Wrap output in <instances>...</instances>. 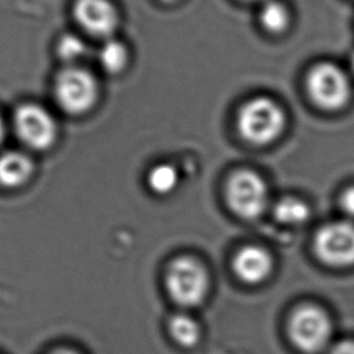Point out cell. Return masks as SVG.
<instances>
[{
    "instance_id": "obj_15",
    "label": "cell",
    "mask_w": 354,
    "mask_h": 354,
    "mask_svg": "<svg viewBox=\"0 0 354 354\" xmlns=\"http://www.w3.org/2000/svg\"><path fill=\"white\" fill-rule=\"evenodd\" d=\"M100 64L109 73H119L128 62V51L123 43L109 39L100 50Z\"/></svg>"
},
{
    "instance_id": "obj_16",
    "label": "cell",
    "mask_w": 354,
    "mask_h": 354,
    "mask_svg": "<svg viewBox=\"0 0 354 354\" xmlns=\"http://www.w3.org/2000/svg\"><path fill=\"white\" fill-rule=\"evenodd\" d=\"M178 183L176 169L170 164H160L153 167L148 175V185L153 192L157 194H169Z\"/></svg>"
},
{
    "instance_id": "obj_6",
    "label": "cell",
    "mask_w": 354,
    "mask_h": 354,
    "mask_svg": "<svg viewBox=\"0 0 354 354\" xmlns=\"http://www.w3.org/2000/svg\"><path fill=\"white\" fill-rule=\"evenodd\" d=\"M289 334L301 351L315 353L324 348L331 336L328 315L315 306H302L294 312L289 322Z\"/></svg>"
},
{
    "instance_id": "obj_5",
    "label": "cell",
    "mask_w": 354,
    "mask_h": 354,
    "mask_svg": "<svg viewBox=\"0 0 354 354\" xmlns=\"http://www.w3.org/2000/svg\"><path fill=\"white\" fill-rule=\"evenodd\" d=\"M227 201L238 216L245 220L256 218L265 212L268 202L266 183L255 172H236L227 186Z\"/></svg>"
},
{
    "instance_id": "obj_18",
    "label": "cell",
    "mask_w": 354,
    "mask_h": 354,
    "mask_svg": "<svg viewBox=\"0 0 354 354\" xmlns=\"http://www.w3.org/2000/svg\"><path fill=\"white\" fill-rule=\"evenodd\" d=\"M339 205L347 216L354 218V187L348 188L339 199Z\"/></svg>"
},
{
    "instance_id": "obj_22",
    "label": "cell",
    "mask_w": 354,
    "mask_h": 354,
    "mask_svg": "<svg viewBox=\"0 0 354 354\" xmlns=\"http://www.w3.org/2000/svg\"><path fill=\"white\" fill-rule=\"evenodd\" d=\"M351 68H352L354 73V54L352 55V59H351Z\"/></svg>"
},
{
    "instance_id": "obj_1",
    "label": "cell",
    "mask_w": 354,
    "mask_h": 354,
    "mask_svg": "<svg viewBox=\"0 0 354 354\" xmlns=\"http://www.w3.org/2000/svg\"><path fill=\"white\" fill-rule=\"evenodd\" d=\"M286 122V114L279 104L267 97H256L241 107L238 129L246 141L267 145L281 136Z\"/></svg>"
},
{
    "instance_id": "obj_11",
    "label": "cell",
    "mask_w": 354,
    "mask_h": 354,
    "mask_svg": "<svg viewBox=\"0 0 354 354\" xmlns=\"http://www.w3.org/2000/svg\"><path fill=\"white\" fill-rule=\"evenodd\" d=\"M33 171V162L22 153L8 152L0 156V185L3 187H22L30 181Z\"/></svg>"
},
{
    "instance_id": "obj_23",
    "label": "cell",
    "mask_w": 354,
    "mask_h": 354,
    "mask_svg": "<svg viewBox=\"0 0 354 354\" xmlns=\"http://www.w3.org/2000/svg\"><path fill=\"white\" fill-rule=\"evenodd\" d=\"M162 1H167V3H171V1H175V0H162Z\"/></svg>"
},
{
    "instance_id": "obj_17",
    "label": "cell",
    "mask_w": 354,
    "mask_h": 354,
    "mask_svg": "<svg viewBox=\"0 0 354 354\" xmlns=\"http://www.w3.org/2000/svg\"><path fill=\"white\" fill-rule=\"evenodd\" d=\"M57 53L64 61L74 62L86 54V45L77 35H64L57 45Z\"/></svg>"
},
{
    "instance_id": "obj_10",
    "label": "cell",
    "mask_w": 354,
    "mask_h": 354,
    "mask_svg": "<svg viewBox=\"0 0 354 354\" xmlns=\"http://www.w3.org/2000/svg\"><path fill=\"white\" fill-rule=\"evenodd\" d=\"M233 268L241 281L249 284H259L271 273V256L259 246H246L234 257Z\"/></svg>"
},
{
    "instance_id": "obj_20",
    "label": "cell",
    "mask_w": 354,
    "mask_h": 354,
    "mask_svg": "<svg viewBox=\"0 0 354 354\" xmlns=\"http://www.w3.org/2000/svg\"><path fill=\"white\" fill-rule=\"evenodd\" d=\"M51 354H79L78 352H75V351H72V349L68 348H61L57 349V351H55Z\"/></svg>"
},
{
    "instance_id": "obj_13",
    "label": "cell",
    "mask_w": 354,
    "mask_h": 354,
    "mask_svg": "<svg viewBox=\"0 0 354 354\" xmlns=\"http://www.w3.org/2000/svg\"><path fill=\"white\" fill-rule=\"evenodd\" d=\"M169 330L172 339L183 347H192L201 337V330L196 320L185 315H177L170 320Z\"/></svg>"
},
{
    "instance_id": "obj_12",
    "label": "cell",
    "mask_w": 354,
    "mask_h": 354,
    "mask_svg": "<svg viewBox=\"0 0 354 354\" xmlns=\"http://www.w3.org/2000/svg\"><path fill=\"white\" fill-rule=\"evenodd\" d=\"M274 216L284 225L299 226L308 220L310 209L299 199L286 198L281 199L274 207Z\"/></svg>"
},
{
    "instance_id": "obj_8",
    "label": "cell",
    "mask_w": 354,
    "mask_h": 354,
    "mask_svg": "<svg viewBox=\"0 0 354 354\" xmlns=\"http://www.w3.org/2000/svg\"><path fill=\"white\" fill-rule=\"evenodd\" d=\"M16 133L27 147L46 151L56 140V124L49 112L37 104H24L16 111Z\"/></svg>"
},
{
    "instance_id": "obj_4",
    "label": "cell",
    "mask_w": 354,
    "mask_h": 354,
    "mask_svg": "<svg viewBox=\"0 0 354 354\" xmlns=\"http://www.w3.org/2000/svg\"><path fill=\"white\" fill-rule=\"evenodd\" d=\"M307 88L315 104L328 111L342 109L351 96L348 77L339 66L330 62L317 64L310 69Z\"/></svg>"
},
{
    "instance_id": "obj_19",
    "label": "cell",
    "mask_w": 354,
    "mask_h": 354,
    "mask_svg": "<svg viewBox=\"0 0 354 354\" xmlns=\"http://www.w3.org/2000/svg\"><path fill=\"white\" fill-rule=\"evenodd\" d=\"M330 354H354L353 341H344L336 344Z\"/></svg>"
},
{
    "instance_id": "obj_2",
    "label": "cell",
    "mask_w": 354,
    "mask_h": 354,
    "mask_svg": "<svg viewBox=\"0 0 354 354\" xmlns=\"http://www.w3.org/2000/svg\"><path fill=\"white\" fill-rule=\"evenodd\" d=\"M165 283L172 300L183 307L202 304L209 289L207 271L198 261L187 256L172 261Z\"/></svg>"
},
{
    "instance_id": "obj_14",
    "label": "cell",
    "mask_w": 354,
    "mask_h": 354,
    "mask_svg": "<svg viewBox=\"0 0 354 354\" xmlns=\"http://www.w3.org/2000/svg\"><path fill=\"white\" fill-rule=\"evenodd\" d=\"M289 11L281 1L270 0L261 9V24L272 33H281L286 30L289 25Z\"/></svg>"
},
{
    "instance_id": "obj_7",
    "label": "cell",
    "mask_w": 354,
    "mask_h": 354,
    "mask_svg": "<svg viewBox=\"0 0 354 354\" xmlns=\"http://www.w3.org/2000/svg\"><path fill=\"white\" fill-rule=\"evenodd\" d=\"M315 254L325 265L348 267L354 265V225L334 222L322 227L315 239Z\"/></svg>"
},
{
    "instance_id": "obj_9",
    "label": "cell",
    "mask_w": 354,
    "mask_h": 354,
    "mask_svg": "<svg viewBox=\"0 0 354 354\" xmlns=\"http://www.w3.org/2000/svg\"><path fill=\"white\" fill-rule=\"evenodd\" d=\"M74 16L88 35L109 38L118 25V16L109 0H77Z\"/></svg>"
},
{
    "instance_id": "obj_3",
    "label": "cell",
    "mask_w": 354,
    "mask_h": 354,
    "mask_svg": "<svg viewBox=\"0 0 354 354\" xmlns=\"http://www.w3.org/2000/svg\"><path fill=\"white\" fill-rule=\"evenodd\" d=\"M55 96L66 113L88 112L97 99V83L93 74L78 67L64 69L55 84Z\"/></svg>"
},
{
    "instance_id": "obj_21",
    "label": "cell",
    "mask_w": 354,
    "mask_h": 354,
    "mask_svg": "<svg viewBox=\"0 0 354 354\" xmlns=\"http://www.w3.org/2000/svg\"><path fill=\"white\" fill-rule=\"evenodd\" d=\"M4 135H6V127H4V123H3V119L0 117V143L3 141Z\"/></svg>"
}]
</instances>
